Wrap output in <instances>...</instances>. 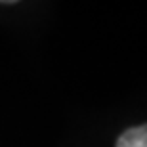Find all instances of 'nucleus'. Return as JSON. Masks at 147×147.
Returning <instances> with one entry per match:
<instances>
[{
    "label": "nucleus",
    "instance_id": "obj_1",
    "mask_svg": "<svg viewBox=\"0 0 147 147\" xmlns=\"http://www.w3.org/2000/svg\"><path fill=\"white\" fill-rule=\"evenodd\" d=\"M117 147H147V124L128 128L119 138Z\"/></svg>",
    "mask_w": 147,
    "mask_h": 147
}]
</instances>
